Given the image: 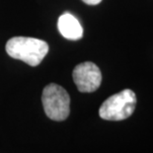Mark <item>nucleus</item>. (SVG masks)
<instances>
[{
	"label": "nucleus",
	"mask_w": 153,
	"mask_h": 153,
	"mask_svg": "<svg viewBox=\"0 0 153 153\" xmlns=\"http://www.w3.org/2000/svg\"><path fill=\"white\" fill-rule=\"evenodd\" d=\"M57 28L59 33L67 40L76 41L83 36V29L79 21L68 12L63 13L58 18Z\"/></svg>",
	"instance_id": "nucleus-5"
},
{
	"label": "nucleus",
	"mask_w": 153,
	"mask_h": 153,
	"mask_svg": "<svg viewBox=\"0 0 153 153\" xmlns=\"http://www.w3.org/2000/svg\"><path fill=\"white\" fill-rule=\"evenodd\" d=\"M5 48L11 57L31 66L39 65L48 53L47 42L30 37H13L7 42Z\"/></svg>",
	"instance_id": "nucleus-1"
},
{
	"label": "nucleus",
	"mask_w": 153,
	"mask_h": 153,
	"mask_svg": "<svg viewBox=\"0 0 153 153\" xmlns=\"http://www.w3.org/2000/svg\"><path fill=\"white\" fill-rule=\"evenodd\" d=\"M45 113L56 122L65 120L70 113V97L67 91L57 84L51 83L44 88L42 95Z\"/></svg>",
	"instance_id": "nucleus-3"
},
{
	"label": "nucleus",
	"mask_w": 153,
	"mask_h": 153,
	"mask_svg": "<svg viewBox=\"0 0 153 153\" xmlns=\"http://www.w3.org/2000/svg\"><path fill=\"white\" fill-rule=\"evenodd\" d=\"M135 106L136 96L134 92L125 89L109 97L100 107L99 115L106 120H123L132 115Z\"/></svg>",
	"instance_id": "nucleus-2"
},
{
	"label": "nucleus",
	"mask_w": 153,
	"mask_h": 153,
	"mask_svg": "<svg viewBox=\"0 0 153 153\" xmlns=\"http://www.w3.org/2000/svg\"><path fill=\"white\" fill-rule=\"evenodd\" d=\"M77 89L82 93H92L102 83V73L95 63L85 61L75 66L72 73Z\"/></svg>",
	"instance_id": "nucleus-4"
},
{
	"label": "nucleus",
	"mask_w": 153,
	"mask_h": 153,
	"mask_svg": "<svg viewBox=\"0 0 153 153\" xmlns=\"http://www.w3.org/2000/svg\"><path fill=\"white\" fill-rule=\"evenodd\" d=\"M82 1L88 5H97V4H99L102 0H82Z\"/></svg>",
	"instance_id": "nucleus-6"
}]
</instances>
